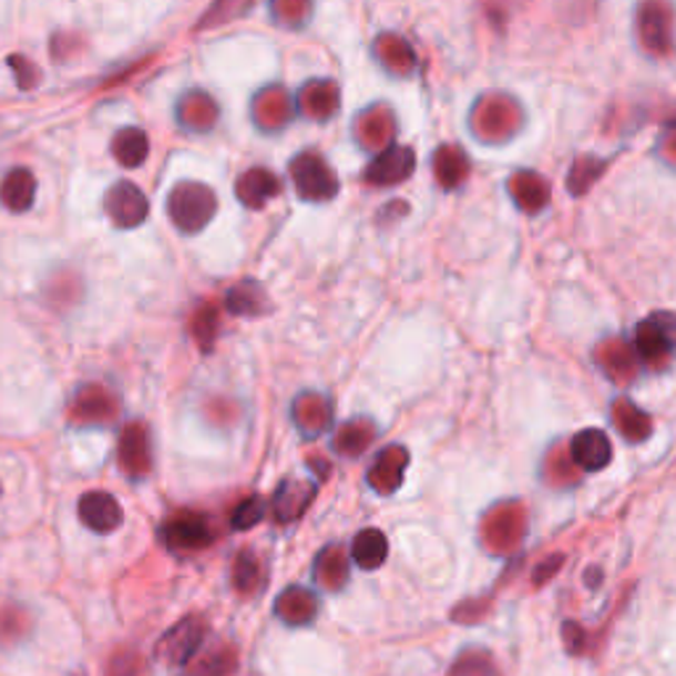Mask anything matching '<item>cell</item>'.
Wrapping results in <instances>:
<instances>
[{
	"label": "cell",
	"mask_w": 676,
	"mask_h": 676,
	"mask_svg": "<svg viewBox=\"0 0 676 676\" xmlns=\"http://www.w3.org/2000/svg\"><path fill=\"white\" fill-rule=\"evenodd\" d=\"M167 212L177 231L198 233L215 217L217 196L215 191L204 183H177L175 188L170 191Z\"/></svg>",
	"instance_id": "obj_1"
},
{
	"label": "cell",
	"mask_w": 676,
	"mask_h": 676,
	"mask_svg": "<svg viewBox=\"0 0 676 676\" xmlns=\"http://www.w3.org/2000/svg\"><path fill=\"white\" fill-rule=\"evenodd\" d=\"M158 536H162L164 547L175 555L202 553L215 540L209 521L198 513H181L175 519L164 521L162 529H158Z\"/></svg>",
	"instance_id": "obj_2"
},
{
	"label": "cell",
	"mask_w": 676,
	"mask_h": 676,
	"mask_svg": "<svg viewBox=\"0 0 676 676\" xmlns=\"http://www.w3.org/2000/svg\"><path fill=\"white\" fill-rule=\"evenodd\" d=\"M204 637H206L204 618L188 616V618L177 621V624L172 626V629L164 634L162 639H158L156 658L172 668L188 666L193 655L198 653V647L204 645Z\"/></svg>",
	"instance_id": "obj_3"
},
{
	"label": "cell",
	"mask_w": 676,
	"mask_h": 676,
	"mask_svg": "<svg viewBox=\"0 0 676 676\" xmlns=\"http://www.w3.org/2000/svg\"><path fill=\"white\" fill-rule=\"evenodd\" d=\"M523 531H526V513L519 502H505L484 519V542L494 553H510L519 547Z\"/></svg>",
	"instance_id": "obj_4"
},
{
	"label": "cell",
	"mask_w": 676,
	"mask_h": 676,
	"mask_svg": "<svg viewBox=\"0 0 676 676\" xmlns=\"http://www.w3.org/2000/svg\"><path fill=\"white\" fill-rule=\"evenodd\" d=\"M116 460H120L122 473L130 481H143L151 473V465H154V460H151V439L148 429L141 420H133V423H127L122 429Z\"/></svg>",
	"instance_id": "obj_5"
},
{
	"label": "cell",
	"mask_w": 676,
	"mask_h": 676,
	"mask_svg": "<svg viewBox=\"0 0 676 676\" xmlns=\"http://www.w3.org/2000/svg\"><path fill=\"white\" fill-rule=\"evenodd\" d=\"M291 177L296 191L307 202H322L336 193V175L317 154H299L291 164Z\"/></svg>",
	"instance_id": "obj_6"
},
{
	"label": "cell",
	"mask_w": 676,
	"mask_h": 676,
	"mask_svg": "<svg viewBox=\"0 0 676 676\" xmlns=\"http://www.w3.org/2000/svg\"><path fill=\"white\" fill-rule=\"evenodd\" d=\"M106 215L116 227H137L148 217V198L135 183L120 181L106 193Z\"/></svg>",
	"instance_id": "obj_7"
},
{
	"label": "cell",
	"mask_w": 676,
	"mask_h": 676,
	"mask_svg": "<svg viewBox=\"0 0 676 676\" xmlns=\"http://www.w3.org/2000/svg\"><path fill=\"white\" fill-rule=\"evenodd\" d=\"M116 416H120V399L103 386H85L72 402V420L82 426L112 423Z\"/></svg>",
	"instance_id": "obj_8"
},
{
	"label": "cell",
	"mask_w": 676,
	"mask_h": 676,
	"mask_svg": "<svg viewBox=\"0 0 676 676\" xmlns=\"http://www.w3.org/2000/svg\"><path fill=\"white\" fill-rule=\"evenodd\" d=\"M80 521L93 534H112L122 526L124 513L114 494L109 492H88L80 496Z\"/></svg>",
	"instance_id": "obj_9"
},
{
	"label": "cell",
	"mask_w": 676,
	"mask_h": 676,
	"mask_svg": "<svg viewBox=\"0 0 676 676\" xmlns=\"http://www.w3.org/2000/svg\"><path fill=\"white\" fill-rule=\"evenodd\" d=\"M407 462H410V452H407L404 447H386L368 471V484L372 486V492L395 494L397 489L402 486Z\"/></svg>",
	"instance_id": "obj_10"
},
{
	"label": "cell",
	"mask_w": 676,
	"mask_h": 676,
	"mask_svg": "<svg viewBox=\"0 0 676 676\" xmlns=\"http://www.w3.org/2000/svg\"><path fill=\"white\" fill-rule=\"evenodd\" d=\"M613 458L611 441L603 431L597 429H586L578 431L574 441H571V460L578 471L584 473H597L608 465Z\"/></svg>",
	"instance_id": "obj_11"
},
{
	"label": "cell",
	"mask_w": 676,
	"mask_h": 676,
	"mask_svg": "<svg viewBox=\"0 0 676 676\" xmlns=\"http://www.w3.org/2000/svg\"><path fill=\"white\" fill-rule=\"evenodd\" d=\"M676 322L672 317H651L637 330V351L645 362H664L674 349Z\"/></svg>",
	"instance_id": "obj_12"
},
{
	"label": "cell",
	"mask_w": 676,
	"mask_h": 676,
	"mask_svg": "<svg viewBox=\"0 0 676 676\" xmlns=\"http://www.w3.org/2000/svg\"><path fill=\"white\" fill-rule=\"evenodd\" d=\"M317 486L313 481H299V479H288L275 489L273 494V515L275 521L280 523H291L299 521L305 515V510L309 508V502L315 500Z\"/></svg>",
	"instance_id": "obj_13"
},
{
	"label": "cell",
	"mask_w": 676,
	"mask_h": 676,
	"mask_svg": "<svg viewBox=\"0 0 676 676\" xmlns=\"http://www.w3.org/2000/svg\"><path fill=\"white\" fill-rule=\"evenodd\" d=\"M175 120L188 133H209L217 122V103L209 93L191 91L177 101Z\"/></svg>",
	"instance_id": "obj_14"
},
{
	"label": "cell",
	"mask_w": 676,
	"mask_h": 676,
	"mask_svg": "<svg viewBox=\"0 0 676 676\" xmlns=\"http://www.w3.org/2000/svg\"><path fill=\"white\" fill-rule=\"evenodd\" d=\"M412 167H416V154L404 146H391L370 164L365 177L372 185H395L410 177Z\"/></svg>",
	"instance_id": "obj_15"
},
{
	"label": "cell",
	"mask_w": 676,
	"mask_h": 676,
	"mask_svg": "<svg viewBox=\"0 0 676 676\" xmlns=\"http://www.w3.org/2000/svg\"><path fill=\"white\" fill-rule=\"evenodd\" d=\"M317 611H320V603H317V597L309 590H305V586H288V590H283L278 600H275V616L288 626L313 624Z\"/></svg>",
	"instance_id": "obj_16"
},
{
	"label": "cell",
	"mask_w": 676,
	"mask_h": 676,
	"mask_svg": "<svg viewBox=\"0 0 676 676\" xmlns=\"http://www.w3.org/2000/svg\"><path fill=\"white\" fill-rule=\"evenodd\" d=\"M315 582L328 592H341L349 582V553L338 544L322 547L313 565Z\"/></svg>",
	"instance_id": "obj_17"
},
{
	"label": "cell",
	"mask_w": 676,
	"mask_h": 676,
	"mask_svg": "<svg viewBox=\"0 0 676 676\" xmlns=\"http://www.w3.org/2000/svg\"><path fill=\"white\" fill-rule=\"evenodd\" d=\"M278 193H280V181L270 170H262V167L244 172L236 185L238 202L248 206V209H259V206H265L273 196H278Z\"/></svg>",
	"instance_id": "obj_18"
},
{
	"label": "cell",
	"mask_w": 676,
	"mask_h": 676,
	"mask_svg": "<svg viewBox=\"0 0 676 676\" xmlns=\"http://www.w3.org/2000/svg\"><path fill=\"white\" fill-rule=\"evenodd\" d=\"M34 193H38V181H34L32 172L24 167L11 170L9 175L3 177V183H0V202H3L6 209L17 212V215L30 209Z\"/></svg>",
	"instance_id": "obj_19"
},
{
	"label": "cell",
	"mask_w": 676,
	"mask_h": 676,
	"mask_svg": "<svg viewBox=\"0 0 676 676\" xmlns=\"http://www.w3.org/2000/svg\"><path fill=\"white\" fill-rule=\"evenodd\" d=\"M294 423L299 426V431L305 437H320L330 423V407L322 397L315 395H301L294 402Z\"/></svg>",
	"instance_id": "obj_20"
},
{
	"label": "cell",
	"mask_w": 676,
	"mask_h": 676,
	"mask_svg": "<svg viewBox=\"0 0 676 676\" xmlns=\"http://www.w3.org/2000/svg\"><path fill=\"white\" fill-rule=\"evenodd\" d=\"M386 555H389V542L378 529H362L351 542V561L365 571L381 569Z\"/></svg>",
	"instance_id": "obj_21"
},
{
	"label": "cell",
	"mask_w": 676,
	"mask_h": 676,
	"mask_svg": "<svg viewBox=\"0 0 676 676\" xmlns=\"http://www.w3.org/2000/svg\"><path fill=\"white\" fill-rule=\"evenodd\" d=\"M112 154L122 167L135 170L148 158V135L141 127H124L114 135Z\"/></svg>",
	"instance_id": "obj_22"
},
{
	"label": "cell",
	"mask_w": 676,
	"mask_h": 676,
	"mask_svg": "<svg viewBox=\"0 0 676 676\" xmlns=\"http://www.w3.org/2000/svg\"><path fill=\"white\" fill-rule=\"evenodd\" d=\"M613 423L629 441H643L651 437V418L643 410H637L629 399H618L613 407Z\"/></svg>",
	"instance_id": "obj_23"
},
{
	"label": "cell",
	"mask_w": 676,
	"mask_h": 676,
	"mask_svg": "<svg viewBox=\"0 0 676 676\" xmlns=\"http://www.w3.org/2000/svg\"><path fill=\"white\" fill-rule=\"evenodd\" d=\"M32 616L24 605L0 603V645L19 643L24 634H30Z\"/></svg>",
	"instance_id": "obj_24"
},
{
	"label": "cell",
	"mask_w": 676,
	"mask_h": 676,
	"mask_svg": "<svg viewBox=\"0 0 676 676\" xmlns=\"http://www.w3.org/2000/svg\"><path fill=\"white\" fill-rule=\"evenodd\" d=\"M372 437H376V431H372L368 420H351V423H347L341 431H338L334 447L336 452L347 454V458H357V454L368 450Z\"/></svg>",
	"instance_id": "obj_25"
},
{
	"label": "cell",
	"mask_w": 676,
	"mask_h": 676,
	"mask_svg": "<svg viewBox=\"0 0 676 676\" xmlns=\"http://www.w3.org/2000/svg\"><path fill=\"white\" fill-rule=\"evenodd\" d=\"M265 305V291H262L257 283H240V286L227 291L225 296V307L231 309L233 315H259Z\"/></svg>",
	"instance_id": "obj_26"
},
{
	"label": "cell",
	"mask_w": 676,
	"mask_h": 676,
	"mask_svg": "<svg viewBox=\"0 0 676 676\" xmlns=\"http://www.w3.org/2000/svg\"><path fill=\"white\" fill-rule=\"evenodd\" d=\"M262 582H265V574H262V563L254 553L244 550L233 563V584L240 595H254L259 590Z\"/></svg>",
	"instance_id": "obj_27"
},
{
	"label": "cell",
	"mask_w": 676,
	"mask_h": 676,
	"mask_svg": "<svg viewBox=\"0 0 676 676\" xmlns=\"http://www.w3.org/2000/svg\"><path fill=\"white\" fill-rule=\"evenodd\" d=\"M265 513H267V502L262 500V496H248V500H244L236 510H233L231 526L236 531H248L265 519Z\"/></svg>",
	"instance_id": "obj_28"
},
{
	"label": "cell",
	"mask_w": 676,
	"mask_h": 676,
	"mask_svg": "<svg viewBox=\"0 0 676 676\" xmlns=\"http://www.w3.org/2000/svg\"><path fill=\"white\" fill-rule=\"evenodd\" d=\"M252 3L254 0H217L198 27H215V24L231 22V19L240 17V13H244Z\"/></svg>",
	"instance_id": "obj_29"
},
{
	"label": "cell",
	"mask_w": 676,
	"mask_h": 676,
	"mask_svg": "<svg viewBox=\"0 0 676 676\" xmlns=\"http://www.w3.org/2000/svg\"><path fill=\"white\" fill-rule=\"evenodd\" d=\"M215 334H217V313L212 307H206L193 317V336H196V341L202 344L204 351H209L212 344H215Z\"/></svg>",
	"instance_id": "obj_30"
},
{
	"label": "cell",
	"mask_w": 676,
	"mask_h": 676,
	"mask_svg": "<svg viewBox=\"0 0 676 676\" xmlns=\"http://www.w3.org/2000/svg\"><path fill=\"white\" fill-rule=\"evenodd\" d=\"M450 676H496V672L484 653H465L458 664L452 666Z\"/></svg>",
	"instance_id": "obj_31"
},
{
	"label": "cell",
	"mask_w": 676,
	"mask_h": 676,
	"mask_svg": "<svg viewBox=\"0 0 676 676\" xmlns=\"http://www.w3.org/2000/svg\"><path fill=\"white\" fill-rule=\"evenodd\" d=\"M231 668H236L233 653H215L212 658L202 660V666L196 668V676H225Z\"/></svg>",
	"instance_id": "obj_32"
},
{
	"label": "cell",
	"mask_w": 676,
	"mask_h": 676,
	"mask_svg": "<svg viewBox=\"0 0 676 676\" xmlns=\"http://www.w3.org/2000/svg\"><path fill=\"white\" fill-rule=\"evenodd\" d=\"M9 64L13 72H17V85L22 88V91H30V88L38 85V69H34L24 57H13Z\"/></svg>",
	"instance_id": "obj_33"
},
{
	"label": "cell",
	"mask_w": 676,
	"mask_h": 676,
	"mask_svg": "<svg viewBox=\"0 0 676 676\" xmlns=\"http://www.w3.org/2000/svg\"><path fill=\"white\" fill-rule=\"evenodd\" d=\"M563 632H565V647H569L571 653H582V647H584V629L578 624H565L563 626Z\"/></svg>",
	"instance_id": "obj_34"
},
{
	"label": "cell",
	"mask_w": 676,
	"mask_h": 676,
	"mask_svg": "<svg viewBox=\"0 0 676 676\" xmlns=\"http://www.w3.org/2000/svg\"><path fill=\"white\" fill-rule=\"evenodd\" d=\"M557 565H563V555H555V557H550V561H547V563H544V565H540V569H536V576H534V578H536V582H544V578H550V576H553V574H555V571H553V569H557Z\"/></svg>",
	"instance_id": "obj_35"
},
{
	"label": "cell",
	"mask_w": 676,
	"mask_h": 676,
	"mask_svg": "<svg viewBox=\"0 0 676 676\" xmlns=\"http://www.w3.org/2000/svg\"><path fill=\"white\" fill-rule=\"evenodd\" d=\"M586 582H590V586H597V582H600V571H597V569H592V574H590V578H586Z\"/></svg>",
	"instance_id": "obj_36"
},
{
	"label": "cell",
	"mask_w": 676,
	"mask_h": 676,
	"mask_svg": "<svg viewBox=\"0 0 676 676\" xmlns=\"http://www.w3.org/2000/svg\"><path fill=\"white\" fill-rule=\"evenodd\" d=\"M0 492H3V489H0Z\"/></svg>",
	"instance_id": "obj_37"
}]
</instances>
